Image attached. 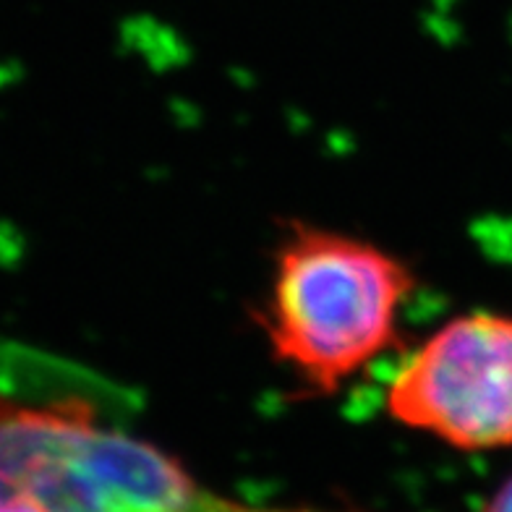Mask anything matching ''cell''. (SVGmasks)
<instances>
[{
	"mask_svg": "<svg viewBox=\"0 0 512 512\" xmlns=\"http://www.w3.org/2000/svg\"><path fill=\"white\" fill-rule=\"evenodd\" d=\"M413 272L361 238L293 223L259 324L280 364L330 395L398 340Z\"/></svg>",
	"mask_w": 512,
	"mask_h": 512,
	"instance_id": "cell-2",
	"label": "cell"
},
{
	"mask_svg": "<svg viewBox=\"0 0 512 512\" xmlns=\"http://www.w3.org/2000/svg\"><path fill=\"white\" fill-rule=\"evenodd\" d=\"M481 512H512V476L492 494Z\"/></svg>",
	"mask_w": 512,
	"mask_h": 512,
	"instance_id": "cell-4",
	"label": "cell"
},
{
	"mask_svg": "<svg viewBox=\"0 0 512 512\" xmlns=\"http://www.w3.org/2000/svg\"><path fill=\"white\" fill-rule=\"evenodd\" d=\"M0 512H45L40 505H34L29 499L21 497H3L0 499Z\"/></svg>",
	"mask_w": 512,
	"mask_h": 512,
	"instance_id": "cell-5",
	"label": "cell"
},
{
	"mask_svg": "<svg viewBox=\"0 0 512 512\" xmlns=\"http://www.w3.org/2000/svg\"><path fill=\"white\" fill-rule=\"evenodd\" d=\"M3 497L45 512H277L209 492L160 447L102 424L87 400L8 390H0Z\"/></svg>",
	"mask_w": 512,
	"mask_h": 512,
	"instance_id": "cell-1",
	"label": "cell"
},
{
	"mask_svg": "<svg viewBox=\"0 0 512 512\" xmlns=\"http://www.w3.org/2000/svg\"><path fill=\"white\" fill-rule=\"evenodd\" d=\"M400 424L458 450L512 445V317L476 311L408 356L387 390Z\"/></svg>",
	"mask_w": 512,
	"mask_h": 512,
	"instance_id": "cell-3",
	"label": "cell"
}]
</instances>
